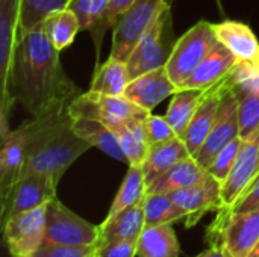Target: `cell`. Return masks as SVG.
<instances>
[{
	"instance_id": "15",
	"label": "cell",
	"mask_w": 259,
	"mask_h": 257,
	"mask_svg": "<svg viewBox=\"0 0 259 257\" xmlns=\"http://www.w3.org/2000/svg\"><path fill=\"white\" fill-rule=\"evenodd\" d=\"M231 85H232V77L229 73L226 77H223L220 82H217L215 85H212L209 88L206 98L203 100V103L194 114L191 123L188 124L187 130L181 136L184 139L185 145L188 147L191 156H194L199 151V148L208 138V135L217 120L223 95L231 88Z\"/></svg>"
},
{
	"instance_id": "32",
	"label": "cell",
	"mask_w": 259,
	"mask_h": 257,
	"mask_svg": "<svg viewBox=\"0 0 259 257\" xmlns=\"http://www.w3.org/2000/svg\"><path fill=\"white\" fill-rule=\"evenodd\" d=\"M241 144H243V139L241 138H237L234 139L231 144H228L217 156L215 159L212 161V164L209 165L208 168V173L223 185V182L228 179L237 158H238V153H240V148H241Z\"/></svg>"
},
{
	"instance_id": "39",
	"label": "cell",
	"mask_w": 259,
	"mask_h": 257,
	"mask_svg": "<svg viewBox=\"0 0 259 257\" xmlns=\"http://www.w3.org/2000/svg\"><path fill=\"white\" fill-rule=\"evenodd\" d=\"M135 0H111V6L106 15V29H114L120 17L134 5Z\"/></svg>"
},
{
	"instance_id": "6",
	"label": "cell",
	"mask_w": 259,
	"mask_h": 257,
	"mask_svg": "<svg viewBox=\"0 0 259 257\" xmlns=\"http://www.w3.org/2000/svg\"><path fill=\"white\" fill-rule=\"evenodd\" d=\"M100 238V226L80 218L58 197L47 203L44 242L61 245H99Z\"/></svg>"
},
{
	"instance_id": "27",
	"label": "cell",
	"mask_w": 259,
	"mask_h": 257,
	"mask_svg": "<svg viewBox=\"0 0 259 257\" xmlns=\"http://www.w3.org/2000/svg\"><path fill=\"white\" fill-rule=\"evenodd\" d=\"M131 82L127 64L124 61L109 56L106 62L96 65L90 91L105 95L121 97Z\"/></svg>"
},
{
	"instance_id": "29",
	"label": "cell",
	"mask_w": 259,
	"mask_h": 257,
	"mask_svg": "<svg viewBox=\"0 0 259 257\" xmlns=\"http://www.w3.org/2000/svg\"><path fill=\"white\" fill-rule=\"evenodd\" d=\"M42 29L49 36L50 42L59 52L71 45L77 32L82 30L80 21L71 8H65L47 17L46 21L42 23Z\"/></svg>"
},
{
	"instance_id": "20",
	"label": "cell",
	"mask_w": 259,
	"mask_h": 257,
	"mask_svg": "<svg viewBox=\"0 0 259 257\" xmlns=\"http://www.w3.org/2000/svg\"><path fill=\"white\" fill-rule=\"evenodd\" d=\"M71 126H73V130L83 141H87L91 147H97L106 156L127 164L126 155L115 133L103 121L97 118L82 117V115H71Z\"/></svg>"
},
{
	"instance_id": "25",
	"label": "cell",
	"mask_w": 259,
	"mask_h": 257,
	"mask_svg": "<svg viewBox=\"0 0 259 257\" xmlns=\"http://www.w3.org/2000/svg\"><path fill=\"white\" fill-rule=\"evenodd\" d=\"M209 88H179L170 100L165 117L176 130L178 136H182L191 123L194 114L208 95Z\"/></svg>"
},
{
	"instance_id": "18",
	"label": "cell",
	"mask_w": 259,
	"mask_h": 257,
	"mask_svg": "<svg viewBox=\"0 0 259 257\" xmlns=\"http://www.w3.org/2000/svg\"><path fill=\"white\" fill-rule=\"evenodd\" d=\"M217 39L232 52L238 62H249L259 70V39L249 24L237 20L212 23Z\"/></svg>"
},
{
	"instance_id": "8",
	"label": "cell",
	"mask_w": 259,
	"mask_h": 257,
	"mask_svg": "<svg viewBox=\"0 0 259 257\" xmlns=\"http://www.w3.org/2000/svg\"><path fill=\"white\" fill-rule=\"evenodd\" d=\"M20 11L21 0H0V133L11 129L9 115L14 101L9 97L8 80L20 33Z\"/></svg>"
},
{
	"instance_id": "35",
	"label": "cell",
	"mask_w": 259,
	"mask_h": 257,
	"mask_svg": "<svg viewBox=\"0 0 259 257\" xmlns=\"http://www.w3.org/2000/svg\"><path fill=\"white\" fill-rule=\"evenodd\" d=\"M99 245H61L44 242L32 257H96Z\"/></svg>"
},
{
	"instance_id": "1",
	"label": "cell",
	"mask_w": 259,
	"mask_h": 257,
	"mask_svg": "<svg viewBox=\"0 0 259 257\" xmlns=\"http://www.w3.org/2000/svg\"><path fill=\"white\" fill-rule=\"evenodd\" d=\"M59 53L42 26L18 35L8 91L11 100L18 101L30 117L39 118L62 112L82 94L65 73Z\"/></svg>"
},
{
	"instance_id": "34",
	"label": "cell",
	"mask_w": 259,
	"mask_h": 257,
	"mask_svg": "<svg viewBox=\"0 0 259 257\" xmlns=\"http://www.w3.org/2000/svg\"><path fill=\"white\" fill-rule=\"evenodd\" d=\"M111 6V0H93V9H91V26L88 32L91 33L94 47H96V61L99 62L102 41L106 33V15Z\"/></svg>"
},
{
	"instance_id": "5",
	"label": "cell",
	"mask_w": 259,
	"mask_h": 257,
	"mask_svg": "<svg viewBox=\"0 0 259 257\" xmlns=\"http://www.w3.org/2000/svg\"><path fill=\"white\" fill-rule=\"evenodd\" d=\"M219 42L212 23L206 20L197 21L181 38H178L171 55L165 64L170 79L181 88L193 74L197 65Z\"/></svg>"
},
{
	"instance_id": "10",
	"label": "cell",
	"mask_w": 259,
	"mask_h": 257,
	"mask_svg": "<svg viewBox=\"0 0 259 257\" xmlns=\"http://www.w3.org/2000/svg\"><path fill=\"white\" fill-rule=\"evenodd\" d=\"M71 115H82L97 118L105 124L131 123L134 120H144L150 112L144 111L124 95H105L93 91L82 92L70 105Z\"/></svg>"
},
{
	"instance_id": "13",
	"label": "cell",
	"mask_w": 259,
	"mask_h": 257,
	"mask_svg": "<svg viewBox=\"0 0 259 257\" xmlns=\"http://www.w3.org/2000/svg\"><path fill=\"white\" fill-rule=\"evenodd\" d=\"M259 174V132L249 139H244L238 158L222 185L223 209H231L243 194L250 188Z\"/></svg>"
},
{
	"instance_id": "12",
	"label": "cell",
	"mask_w": 259,
	"mask_h": 257,
	"mask_svg": "<svg viewBox=\"0 0 259 257\" xmlns=\"http://www.w3.org/2000/svg\"><path fill=\"white\" fill-rule=\"evenodd\" d=\"M237 138H240L238 101H237V95L231 85V88L223 95L217 120H215L208 138L205 139V142L202 144V147L193 158L197 161V164L202 168H205L208 171V168L212 164V161L215 159V156Z\"/></svg>"
},
{
	"instance_id": "17",
	"label": "cell",
	"mask_w": 259,
	"mask_h": 257,
	"mask_svg": "<svg viewBox=\"0 0 259 257\" xmlns=\"http://www.w3.org/2000/svg\"><path fill=\"white\" fill-rule=\"evenodd\" d=\"M178 89L179 88L170 79L165 67H161L134 77L126 88L124 97L144 111L152 112L159 103L171 97Z\"/></svg>"
},
{
	"instance_id": "23",
	"label": "cell",
	"mask_w": 259,
	"mask_h": 257,
	"mask_svg": "<svg viewBox=\"0 0 259 257\" xmlns=\"http://www.w3.org/2000/svg\"><path fill=\"white\" fill-rule=\"evenodd\" d=\"M146 227V215L143 201L131 206L108 221L100 224L102 229V242L109 241H138L140 235Z\"/></svg>"
},
{
	"instance_id": "24",
	"label": "cell",
	"mask_w": 259,
	"mask_h": 257,
	"mask_svg": "<svg viewBox=\"0 0 259 257\" xmlns=\"http://www.w3.org/2000/svg\"><path fill=\"white\" fill-rule=\"evenodd\" d=\"M137 244L138 257H181V245L173 224L146 226Z\"/></svg>"
},
{
	"instance_id": "33",
	"label": "cell",
	"mask_w": 259,
	"mask_h": 257,
	"mask_svg": "<svg viewBox=\"0 0 259 257\" xmlns=\"http://www.w3.org/2000/svg\"><path fill=\"white\" fill-rule=\"evenodd\" d=\"M144 132L149 147L167 142L178 136L165 115H153L152 112L144 120Z\"/></svg>"
},
{
	"instance_id": "9",
	"label": "cell",
	"mask_w": 259,
	"mask_h": 257,
	"mask_svg": "<svg viewBox=\"0 0 259 257\" xmlns=\"http://www.w3.org/2000/svg\"><path fill=\"white\" fill-rule=\"evenodd\" d=\"M58 183L44 174H29L20 177L9 191L0 197L2 226L11 218L47 204L56 197Z\"/></svg>"
},
{
	"instance_id": "26",
	"label": "cell",
	"mask_w": 259,
	"mask_h": 257,
	"mask_svg": "<svg viewBox=\"0 0 259 257\" xmlns=\"http://www.w3.org/2000/svg\"><path fill=\"white\" fill-rule=\"evenodd\" d=\"M146 120V118H144ZM144 120H134L131 123H111L106 124L117 136L129 167H143L147 153L149 144L144 132Z\"/></svg>"
},
{
	"instance_id": "37",
	"label": "cell",
	"mask_w": 259,
	"mask_h": 257,
	"mask_svg": "<svg viewBox=\"0 0 259 257\" xmlns=\"http://www.w3.org/2000/svg\"><path fill=\"white\" fill-rule=\"evenodd\" d=\"M258 209L259 211V174L250 188L243 194V197L231 208V211H250Z\"/></svg>"
},
{
	"instance_id": "41",
	"label": "cell",
	"mask_w": 259,
	"mask_h": 257,
	"mask_svg": "<svg viewBox=\"0 0 259 257\" xmlns=\"http://www.w3.org/2000/svg\"><path fill=\"white\" fill-rule=\"evenodd\" d=\"M249 257H259V244H258V247L252 251V254H250Z\"/></svg>"
},
{
	"instance_id": "4",
	"label": "cell",
	"mask_w": 259,
	"mask_h": 257,
	"mask_svg": "<svg viewBox=\"0 0 259 257\" xmlns=\"http://www.w3.org/2000/svg\"><path fill=\"white\" fill-rule=\"evenodd\" d=\"M176 41L171 6H168L147 27L131 52L126 61L131 80L147 71L165 67Z\"/></svg>"
},
{
	"instance_id": "19",
	"label": "cell",
	"mask_w": 259,
	"mask_h": 257,
	"mask_svg": "<svg viewBox=\"0 0 259 257\" xmlns=\"http://www.w3.org/2000/svg\"><path fill=\"white\" fill-rule=\"evenodd\" d=\"M237 62L238 61L232 52L219 41L181 88H211L223 77H226L237 65Z\"/></svg>"
},
{
	"instance_id": "21",
	"label": "cell",
	"mask_w": 259,
	"mask_h": 257,
	"mask_svg": "<svg viewBox=\"0 0 259 257\" xmlns=\"http://www.w3.org/2000/svg\"><path fill=\"white\" fill-rule=\"evenodd\" d=\"M190 156H191V153L181 136H176V138H173L167 142L158 144V145H152L149 148L147 158L141 167L147 186L152 185L159 176H162L171 167H175L176 164H179L181 161H184Z\"/></svg>"
},
{
	"instance_id": "2",
	"label": "cell",
	"mask_w": 259,
	"mask_h": 257,
	"mask_svg": "<svg viewBox=\"0 0 259 257\" xmlns=\"http://www.w3.org/2000/svg\"><path fill=\"white\" fill-rule=\"evenodd\" d=\"M29 139L21 176L44 174L56 183L91 145L71 126L70 108L46 117L27 120Z\"/></svg>"
},
{
	"instance_id": "11",
	"label": "cell",
	"mask_w": 259,
	"mask_h": 257,
	"mask_svg": "<svg viewBox=\"0 0 259 257\" xmlns=\"http://www.w3.org/2000/svg\"><path fill=\"white\" fill-rule=\"evenodd\" d=\"M47 204L24 212L3 224V241L11 257H32L46 241Z\"/></svg>"
},
{
	"instance_id": "7",
	"label": "cell",
	"mask_w": 259,
	"mask_h": 257,
	"mask_svg": "<svg viewBox=\"0 0 259 257\" xmlns=\"http://www.w3.org/2000/svg\"><path fill=\"white\" fill-rule=\"evenodd\" d=\"M171 2L173 0H135L112 29L109 56L126 62L141 35L165 8L171 6Z\"/></svg>"
},
{
	"instance_id": "22",
	"label": "cell",
	"mask_w": 259,
	"mask_h": 257,
	"mask_svg": "<svg viewBox=\"0 0 259 257\" xmlns=\"http://www.w3.org/2000/svg\"><path fill=\"white\" fill-rule=\"evenodd\" d=\"M208 174L209 173L205 168H202L193 156H190L176 164L175 167H171L168 171L159 176L152 185H149L147 194H170L178 189H184L200 183L208 177Z\"/></svg>"
},
{
	"instance_id": "30",
	"label": "cell",
	"mask_w": 259,
	"mask_h": 257,
	"mask_svg": "<svg viewBox=\"0 0 259 257\" xmlns=\"http://www.w3.org/2000/svg\"><path fill=\"white\" fill-rule=\"evenodd\" d=\"M143 206L146 226L175 224L185 220V212L176 204L170 194H146Z\"/></svg>"
},
{
	"instance_id": "31",
	"label": "cell",
	"mask_w": 259,
	"mask_h": 257,
	"mask_svg": "<svg viewBox=\"0 0 259 257\" xmlns=\"http://www.w3.org/2000/svg\"><path fill=\"white\" fill-rule=\"evenodd\" d=\"M70 3L71 0H21L18 35L42 26L47 17L68 8Z\"/></svg>"
},
{
	"instance_id": "40",
	"label": "cell",
	"mask_w": 259,
	"mask_h": 257,
	"mask_svg": "<svg viewBox=\"0 0 259 257\" xmlns=\"http://www.w3.org/2000/svg\"><path fill=\"white\" fill-rule=\"evenodd\" d=\"M196 257H229V254L220 247V245H209L208 250L202 251Z\"/></svg>"
},
{
	"instance_id": "16",
	"label": "cell",
	"mask_w": 259,
	"mask_h": 257,
	"mask_svg": "<svg viewBox=\"0 0 259 257\" xmlns=\"http://www.w3.org/2000/svg\"><path fill=\"white\" fill-rule=\"evenodd\" d=\"M2 150H0V197L5 195L9 188L20 179L26 151L29 129L27 121H23L17 129H9L0 133Z\"/></svg>"
},
{
	"instance_id": "3",
	"label": "cell",
	"mask_w": 259,
	"mask_h": 257,
	"mask_svg": "<svg viewBox=\"0 0 259 257\" xmlns=\"http://www.w3.org/2000/svg\"><path fill=\"white\" fill-rule=\"evenodd\" d=\"M208 242L220 245L229 257H249L259 244V211H219L208 230Z\"/></svg>"
},
{
	"instance_id": "36",
	"label": "cell",
	"mask_w": 259,
	"mask_h": 257,
	"mask_svg": "<svg viewBox=\"0 0 259 257\" xmlns=\"http://www.w3.org/2000/svg\"><path fill=\"white\" fill-rule=\"evenodd\" d=\"M137 241H109L97 247L96 257H137Z\"/></svg>"
},
{
	"instance_id": "28",
	"label": "cell",
	"mask_w": 259,
	"mask_h": 257,
	"mask_svg": "<svg viewBox=\"0 0 259 257\" xmlns=\"http://www.w3.org/2000/svg\"><path fill=\"white\" fill-rule=\"evenodd\" d=\"M146 194H147V183H146L143 168L141 167H129L127 173L120 185V189H118L103 221H108L112 217H115L117 214H120L121 211L141 203L144 200Z\"/></svg>"
},
{
	"instance_id": "38",
	"label": "cell",
	"mask_w": 259,
	"mask_h": 257,
	"mask_svg": "<svg viewBox=\"0 0 259 257\" xmlns=\"http://www.w3.org/2000/svg\"><path fill=\"white\" fill-rule=\"evenodd\" d=\"M74 14L77 15L80 21V29L88 30L91 26V9H93V0H71L70 6Z\"/></svg>"
},
{
	"instance_id": "14",
	"label": "cell",
	"mask_w": 259,
	"mask_h": 257,
	"mask_svg": "<svg viewBox=\"0 0 259 257\" xmlns=\"http://www.w3.org/2000/svg\"><path fill=\"white\" fill-rule=\"evenodd\" d=\"M170 197L185 212V226L188 229L197 224L205 214L223 209L222 183L211 174L197 185L170 192Z\"/></svg>"
}]
</instances>
